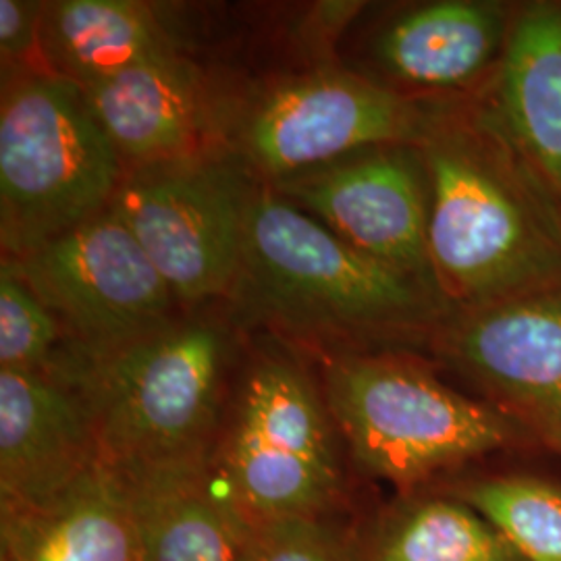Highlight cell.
Segmentation results:
<instances>
[{"label": "cell", "mask_w": 561, "mask_h": 561, "mask_svg": "<svg viewBox=\"0 0 561 561\" xmlns=\"http://www.w3.org/2000/svg\"><path fill=\"white\" fill-rule=\"evenodd\" d=\"M428 173V259L445 304L472 310L561 285V201L491 101L435 111L419 144Z\"/></svg>", "instance_id": "1"}, {"label": "cell", "mask_w": 561, "mask_h": 561, "mask_svg": "<svg viewBox=\"0 0 561 561\" xmlns=\"http://www.w3.org/2000/svg\"><path fill=\"white\" fill-rule=\"evenodd\" d=\"M233 296L250 319L310 343L408 335L442 319V291L375 261L273 192L245 210Z\"/></svg>", "instance_id": "2"}, {"label": "cell", "mask_w": 561, "mask_h": 561, "mask_svg": "<svg viewBox=\"0 0 561 561\" xmlns=\"http://www.w3.org/2000/svg\"><path fill=\"white\" fill-rule=\"evenodd\" d=\"M229 356L221 322L190 317L94 358L60 350L50 375L80 393L102 463L136 474L210 460Z\"/></svg>", "instance_id": "3"}, {"label": "cell", "mask_w": 561, "mask_h": 561, "mask_svg": "<svg viewBox=\"0 0 561 561\" xmlns=\"http://www.w3.org/2000/svg\"><path fill=\"white\" fill-rule=\"evenodd\" d=\"M123 161L80 83L42 71L9 76L0 102V240L7 261L108 210Z\"/></svg>", "instance_id": "4"}, {"label": "cell", "mask_w": 561, "mask_h": 561, "mask_svg": "<svg viewBox=\"0 0 561 561\" xmlns=\"http://www.w3.org/2000/svg\"><path fill=\"white\" fill-rule=\"evenodd\" d=\"M324 401L354 460L396 486L426 481L514 439L503 412L391 356L333 358L324 370Z\"/></svg>", "instance_id": "5"}, {"label": "cell", "mask_w": 561, "mask_h": 561, "mask_svg": "<svg viewBox=\"0 0 561 561\" xmlns=\"http://www.w3.org/2000/svg\"><path fill=\"white\" fill-rule=\"evenodd\" d=\"M333 419L298 362L264 356L241 381L215 472L250 524L317 518L340 491Z\"/></svg>", "instance_id": "6"}, {"label": "cell", "mask_w": 561, "mask_h": 561, "mask_svg": "<svg viewBox=\"0 0 561 561\" xmlns=\"http://www.w3.org/2000/svg\"><path fill=\"white\" fill-rule=\"evenodd\" d=\"M250 196L233 167L194 157L131 169L108 208L175 300L202 304L233 289Z\"/></svg>", "instance_id": "7"}, {"label": "cell", "mask_w": 561, "mask_h": 561, "mask_svg": "<svg viewBox=\"0 0 561 561\" xmlns=\"http://www.w3.org/2000/svg\"><path fill=\"white\" fill-rule=\"evenodd\" d=\"M11 262L59 321L62 352L73 356L115 352L175 321L173 291L111 208Z\"/></svg>", "instance_id": "8"}, {"label": "cell", "mask_w": 561, "mask_h": 561, "mask_svg": "<svg viewBox=\"0 0 561 561\" xmlns=\"http://www.w3.org/2000/svg\"><path fill=\"white\" fill-rule=\"evenodd\" d=\"M435 111L375 81L322 71L277 85L243 125L241 146L273 181L373 146H419Z\"/></svg>", "instance_id": "9"}, {"label": "cell", "mask_w": 561, "mask_h": 561, "mask_svg": "<svg viewBox=\"0 0 561 561\" xmlns=\"http://www.w3.org/2000/svg\"><path fill=\"white\" fill-rule=\"evenodd\" d=\"M273 185L362 254L437 287L428 259V173L419 146L364 148Z\"/></svg>", "instance_id": "10"}, {"label": "cell", "mask_w": 561, "mask_h": 561, "mask_svg": "<svg viewBox=\"0 0 561 561\" xmlns=\"http://www.w3.org/2000/svg\"><path fill=\"white\" fill-rule=\"evenodd\" d=\"M443 345L561 454V285L456 312Z\"/></svg>", "instance_id": "11"}, {"label": "cell", "mask_w": 561, "mask_h": 561, "mask_svg": "<svg viewBox=\"0 0 561 561\" xmlns=\"http://www.w3.org/2000/svg\"><path fill=\"white\" fill-rule=\"evenodd\" d=\"M101 461L80 393L50 373L0 370V502H44Z\"/></svg>", "instance_id": "12"}, {"label": "cell", "mask_w": 561, "mask_h": 561, "mask_svg": "<svg viewBox=\"0 0 561 561\" xmlns=\"http://www.w3.org/2000/svg\"><path fill=\"white\" fill-rule=\"evenodd\" d=\"M117 472V470H115ZM138 561H241L252 524L210 460L121 474Z\"/></svg>", "instance_id": "13"}, {"label": "cell", "mask_w": 561, "mask_h": 561, "mask_svg": "<svg viewBox=\"0 0 561 561\" xmlns=\"http://www.w3.org/2000/svg\"><path fill=\"white\" fill-rule=\"evenodd\" d=\"M83 92L131 169L196 157L204 129L201 76L175 50L83 85Z\"/></svg>", "instance_id": "14"}, {"label": "cell", "mask_w": 561, "mask_h": 561, "mask_svg": "<svg viewBox=\"0 0 561 561\" xmlns=\"http://www.w3.org/2000/svg\"><path fill=\"white\" fill-rule=\"evenodd\" d=\"M0 561H138L119 472L99 461L44 502L2 507Z\"/></svg>", "instance_id": "15"}, {"label": "cell", "mask_w": 561, "mask_h": 561, "mask_svg": "<svg viewBox=\"0 0 561 561\" xmlns=\"http://www.w3.org/2000/svg\"><path fill=\"white\" fill-rule=\"evenodd\" d=\"M514 15L500 2L439 0L389 23L375 57L396 80L454 90L495 76Z\"/></svg>", "instance_id": "16"}, {"label": "cell", "mask_w": 561, "mask_h": 561, "mask_svg": "<svg viewBox=\"0 0 561 561\" xmlns=\"http://www.w3.org/2000/svg\"><path fill=\"white\" fill-rule=\"evenodd\" d=\"M489 101L561 201V4H528L514 15Z\"/></svg>", "instance_id": "17"}, {"label": "cell", "mask_w": 561, "mask_h": 561, "mask_svg": "<svg viewBox=\"0 0 561 561\" xmlns=\"http://www.w3.org/2000/svg\"><path fill=\"white\" fill-rule=\"evenodd\" d=\"M148 4L129 0H60L44 4V69L83 85L173 53Z\"/></svg>", "instance_id": "18"}, {"label": "cell", "mask_w": 561, "mask_h": 561, "mask_svg": "<svg viewBox=\"0 0 561 561\" xmlns=\"http://www.w3.org/2000/svg\"><path fill=\"white\" fill-rule=\"evenodd\" d=\"M375 561H522L468 503L412 505L381 539Z\"/></svg>", "instance_id": "19"}, {"label": "cell", "mask_w": 561, "mask_h": 561, "mask_svg": "<svg viewBox=\"0 0 561 561\" xmlns=\"http://www.w3.org/2000/svg\"><path fill=\"white\" fill-rule=\"evenodd\" d=\"M522 561H561V489L530 477L474 482L461 493Z\"/></svg>", "instance_id": "20"}, {"label": "cell", "mask_w": 561, "mask_h": 561, "mask_svg": "<svg viewBox=\"0 0 561 561\" xmlns=\"http://www.w3.org/2000/svg\"><path fill=\"white\" fill-rule=\"evenodd\" d=\"M65 333L11 261L0 268V370L50 373Z\"/></svg>", "instance_id": "21"}, {"label": "cell", "mask_w": 561, "mask_h": 561, "mask_svg": "<svg viewBox=\"0 0 561 561\" xmlns=\"http://www.w3.org/2000/svg\"><path fill=\"white\" fill-rule=\"evenodd\" d=\"M241 561H345L317 518H280L252 526Z\"/></svg>", "instance_id": "22"}, {"label": "cell", "mask_w": 561, "mask_h": 561, "mask_svg": "<svg viewBox=\"0 0 561 561\" xmlns=\"http://www.w3.org/2000/svg\"><path fill=\"white\" fill-rule=\"evenodd\" d=\"M44 4L23 0H0V55L2 65L23 62L41 50V23Z\"/></svg>", "instance_id": "23"}]
</instances>
